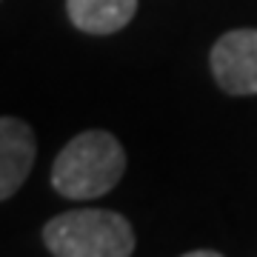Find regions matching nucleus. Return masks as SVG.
Segmentation results:
<instances>
[{"label": "nucleus", "instance_id": "f257e3e1", "mask_svg": "<svg viewBox=\"0 0 257 257\" xmlns=\"http://www.w3.org/2000/svg\"><path fill=\"white\" fill-rule=\"evenodd\" d=\"M126 172V152L111 132L89 128L60 149L52 163V189L69 200H92L111 192Z\"/></svg>", "mask_w": 257, "mask_h": 257}, {"label": "nucleus", "instance_id": "f03ea898", "mask_svg": "<svg viewBox=\"0 0 257 257\" xmlns=\"http://www.w3.org/2000/svg\"><path fill=\"white\" fill-rule=\"evenodd\" d=\"M43 243L55 257H128L132 223L109 209H72L43 226Z\"/></svg>", "mask_w": 257, "mask_h": 257}, {"label": "nucleus", "instance_id": "7ed1b4c3", "mask_svg": "<svg viewBox=\"0 0 257 257\" xmlns=\"http://www.w3.org/2000/svg\"><path fill=\"white\" fill-rule=\"evenodd\" d=\"M211 74L223 92L257 94V29H231L209 55Z\"/></svg>", "mask_w": 257, "mask_h": 257}, {"label": "nucleus", "instance_id": "20e7f679", "mask_svg": "<svg viewBox=\"0 0 257 257\" xmlns=\"http://www.w3.org/2000/svg\"><path fill=\"white\" fill-rule=\"evenodd\" d=\"M35 155L37 143L32 126L18 117H0V200H9L26 183Z\"/></svg>", "mask_w": 257, "mask_h": 257}, {"label": "nucleus", "instance_id": "39448f33", "mask_svg": "<svg viewBox=\"0 0 257 257\" xmlns=\"http://www.w3.org/2000/svg\"><path fill=\"white\" fill-rule=\"evenodd\" d=\"M74 29L86 35H114L126 29L138 12V0H66Z\"/></svg>", "mask_w": 257, "mask_h": 257}, {"label": "nucleus", "instance_id": "423d86ee", "mask_svg": "<svg viewBox=\"0 0 257 257\" xmlns=\"http://www.w3.org/2000/svg\"><path fill=\"white\" fill-rule=\"evenodd\" d=\"M189 257H217V251H192Z\"/></svg>", "mask_w": 257, "mask_h": 257}]
</instances>
